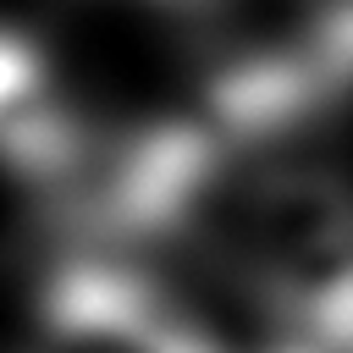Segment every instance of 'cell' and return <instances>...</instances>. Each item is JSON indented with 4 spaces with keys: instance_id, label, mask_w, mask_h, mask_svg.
<instances>
[{
    "instance_id": "6da1fadb",
    "label": "cell",
    "mask_w": 353,
    "mask_h": 353,
    "mask_svg": "<svg viewBox=\"0 0 353 353\" xmlns=\"http://www.w3.org/2000/svg\"><path fill=\"white\" fill-rule=\"evenodd\" d=\"M61 353H204L149 292L121 281H77L50 309Z\"/></svg>"
}]
</instances>
